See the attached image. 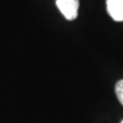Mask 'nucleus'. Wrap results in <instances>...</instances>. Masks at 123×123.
Returning <instances> with one entry per match:
<instances>
[{"label":"nucleus","instance_id":"nucleus-1","mask_svg":"<svg viewBox=\"0 0 123 123\" xmlns=\"http://www.w3.org/2000/svg\"><path fill=\"white\" fill-rule=\"evenodd\" d=\"M57 8L69 21L75 20L78 15L79 0H56Z\"/></svg>","mask_w":123,"mask_h":123},{"label":"nucleus","instance_id":"nucleus-2","mask_svg":"<svg viewBox=\"0 0 123 123\" xmlns=\"http://www.w3.org/2000/svg\"><path fill=\"white\" fill-rule=\"evenodd\" d=\"M107 10L116 22H123V0H107Z\"/></svg>","mask_w":123,"mask_h":123},{"label":"nucleus","instance_id":"nucleus-3","mask_svg":"<svg viewBox=\"0 0 123 123\" xmlns=\"http://www.w3.org/2000/svg\"><path fill=\"white\" fill-rule=\"evenodd\" d=\"M115 91H116L117 98L119 99L120 104L123 106V79L119 80L116 83V86H115Z\"/></svg>","mask_w":123,"mask_h":123},{"label":"nucleus","instance_id":"nucleus-4","mask_svg":"<svg viewBox=\"0 0 123 123\" xmlns=\"http://www.w3.org/2000/svg\"><path fill=\"white\" fill-rule=\"evenodd\" d=\"M121 123H123V120H122V121H121Z\"/></svg>","mask_w":123,"mask_h":123}]
</instances>
